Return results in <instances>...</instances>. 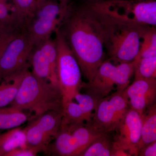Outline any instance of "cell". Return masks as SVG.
Here are the masks:
<instances>
[{"label":"cell","instance_id":"1","mask_svg":"<svg viewBox=\"0 0 156 156\" xmlns=\"http://www.w3.org/2000/svg\"><path fill=\"white\" fill-rule=\"evenodd\" d=\"M80 67L82 75L92 81L105 53L101 26L91 3L67 10L58 27Z\"/></svg>","mask_w":156,"mask_h":156},{"label":"cell","instance_id":"2","mask_svg":"<svg viewBox=\"0 0 156 156\" xmlns=\"http://www.w3.org/2000/svg\"><path fill=\"white\" fill-rule=\"evenodd\" d=\"M92 4L100 21L109 60L115 64L134 61L139 53L143 36L150 26L117 16L102 2Z\"/></svg>","mask_w":156,"mask_h":156},{"label":"cell","instance_id":"3","mask_svg":"<svg viewBox=\"0 0 156 156\" xmlns=\"http://www.w3.org/2000/svg\"><path fill=\"white\" fill-rule=\"evenodd\" d=\"M11 106L34 113V119L47 112L62 110V97L58 87L42 80L28 70Z\"/></svg>","mask_w":156,"mask_h":156},{"label":"cell","instance_id":"4","mask_svg":"<svg viewBox=\"0 0 156 156\" xmlns=\"http://www.w3.org/2000/svg\"><path fill=\"white\" fill-rule=\"evenodd\" d=\"M134 61L115 64L109 59L105 60L92 81L83 83L82 88L99 101L115 89L122 92L130 83L134 73Z\"/></svg>","mask_w":156,"mask_h":156},{"label":"cell","instance_id":"5","mask_svg":"<svg viewBox=\"0 0 156 156\" xmlns=\"http://www.w3.org/2000/svg\"><path fill=\"white\" fill-rule=\"evenodd\" d=\"M55 32L57 77L63 104L73 100L76 93L82 88V73L76 59L58 27Z\"/></svg>","mask_w":156,"mask_h":156},{"label":"cell","instance_id":"6","mask_svg":"<svg viewBox=\"0 0 156 156\" xmlns=\"http://www.w3.org/2000/svg\"><path fill=\"white\" fill-rule=\"evenodd\" d=\"M102 133L90 123L69 122L62 119L55 140L50 145V149L55 155L80 156Z\"/></svg>","mask_w":156,"mask_h":156},{"label":"cell","instance_id":"7","mask_svg":"<svg viewBox=\"0 0 156 156\" xmlns=\"http://www.w3.org/2000/svg\"><path fill=\"white\" fill-rule=\"evenodd\" d=\"M67 9L56 0L43 1L26 27L34 46L50 38L61 24Z\"/></svg>","mask_w":156,"mask_h":156},{"label":"cell","instance_id":"8","mask_svg":"<svg viewBox=\"0 0 156 156\" xmlns=\"http://www.w3.org/2000/svg\"><path fill=\"white\" fill-rule=\"evenodd\" d=\"M34 47L26 30L18 34L10 42L0 59V80L12 82L27 70Z\"/></svg>","mask_w":156,"mask_h":156},{"label":"cell","instance_id":"9","mask_svg":"<svg viewBox=\"0 0 156 156\" xmlns=\"http://www.w3.org/2000/svg\"><path fill=\"white\" fill-rule=\"evenodd\" d=\"M130 109L122 92L116 91L99 101L91 124L101 133L115 131Z\"/></svg>","mask_w":156,"mask_h":156},{"label":"cell","instance_id":"10","mask_svg":"<svg viewBox=\"0 0 156 156\" xmlns=\"http://www.w3.org/2000/svg\"><path fill=\"white\" fill-rule=\"evenodd\" d=\"M62 118V110H58L47 112L34 119L24 128L27 146L40 152L47 151L50 141L58 134Z\"/></svg>","mask_w":156,"mask_h":156},{"label":"cell","instance_id":"11","mask_svg":"<svg viewBox=\"0 0 156 156\" xmlns=\"http://www.w3.org/2000/svg\"><path fill=\"white\" fill-rule=\"evenodd\" d=\"M102 2L109 11L119 17L142 25L156 26L155 0H126Z\"/></svg>","mask_w":156,"mask_h":156},{"label":"cell","instance_id":"12","mask_svg":"<svg viewBox=\"0 0 156 156\" xmlns=\"http://www.w3.org/2000/svg\"><path fill=\"white\" fill-rule=\"evenodd\" d=\"M142 118L139 113L130 108L117 128L113 140L114 150L126 151L131 156H137L136 147L140 138Z\"/></svg>","mask_w":156,"mask_h":156},{"label":"cell","instance_id":"13","mask_svg":"<svg viewBox=\"0 0 156 156\" xmlns=\"http://www.w3.org/2000/svg\"><path fill=\"white\" fill-rule=\"evenodd\" d=\"M122 93L130 108L141 115L156 103V78H135Z\"/></svg>","mask_w":156,"mask_h":156},{"label":"cell","instance_id":"14","mask_svg":"<svg viewBox=\"0 0 156 156\" xmlns=\"http://www.w3.org/2000/svg\"><path fill=\"white\" fill-rule=\"evenodd\" d=\"M30 63L32 67V73L36 76L59 88L57 70L51 64L39 44L33 48L30 58Z\"/></svg>","mask_w":156,"mask_h":156},{"label":"cell","instance_id":"15","mask_svg":"<svg viewBox=\"0 0 156 156\" xmlns=\"http://www.w3.org/2000/svg\"><path fill=\"white\" fill-rule=\"evenodd\" d=\"M141 115V134L139 143L136 147L138 154L143 147L156 140V103L148 108Z\"/></svg>","mask_w":156,"mask_h":156},{"label":"cell","instance_id":"16","mask_svg":"<svg viewBox=\"0 0 156 156\" xmlns=\"http://www.w3.org/2000/svg\"><path fill=\"white\" fill-rule=\"evenodd\" d=\"M27 146L24 129L17 127L0 134V156H7L14 150Z\"/></svg>","mask_w":156,"mask_h":156},{"label":"cell","instance_id":"17","mask_svg":"<svg viewBox=\"0 0 156 156\" xmlns=\"http://www.w3.org/2000/svg\"><path fill=\"white\" fill-rule=\"evenodd\" d=\"M44 0H12V14L17 24L26 28Z\"/></svg>","mask_w":156,"mask_h":156},{"label":"cell","instance_id":"18","mask_svg":"<svg viewBox=\"0 0 156 156\" xmlns=\"http://www.w3.org/2000/svg\"><path fill=\"white\" fill-rule=\"evenodd\" d=\"M10 106L0 108V131L19 127L28 120L23 111Z\"/></svg>","mask_w":156,"mask_h":156},{"label":"cell","instance_id":"19","mask_svg":"<svg viewBox=\"0 0 156 156\" xmlns=\"http://www.w3.org/2000/svg\"><path fill=\"white\" fill-rule=\"evenodd\" d=\"M113 140L108 133H102L85 150L80 156H113Z\"/></svg>","mask_w":156,"mask_h":156},{"label":"cell","instance_id":"20","mask_svg":"<svg viewBox=\"0 0 156 156\" xmlns=\"http://www.w3.org/2000/svg\"><path fill=\"white\" fill-rule=\"evenodd\" d=\"M24 72L16 77L12 82H5L0 84V108L11 105L12 103L17 95Z\"/></svg>","mask_w":156,"mask_h":156},{"label":"cell","instance_id":"21","mask_svg":"<svg viewBox=\"0 0 156 156\" xmlns=\"http://www.w3.org/2000/svg\"><path fill=\"white\" fill-rule=\"evenodd\" d=\"M135 78H156V56L136 58Z\"/></svg>","mask_w":156,"mask_h":156},{"label":"cell","instance_id":"22","mask_svg":"<svg viewBox=\"0 0 156 156\" xmlns=\"http://www.w3.org/2000/svg\"><path fill=\"white\" fill-rule=\"evenodd\" d=\"M152 56H156L155 26L149 27L145 31L141 40L139 53L136 58Z\"/></svg>","mask_w":156,"mask_h":156},{"label":"cell","instance_id":"23","mask_svg":"<svg viewBox=\"0 0 156 156\" xmlns=\"http://www.w3.org/2000/svg\"><path fill=\"white\" fill-rule=\"evenodd\" d=\"M24 30L16 23L0 22V59L10 42Z\"/></svg>","mask_w":156,"mask_h":156},{"label":"cell","instance_id":"24","mask_svg":"<svg viewBox=\"0 0 156 156\" xmlns=\"http://www.w3.org/2000/svg\"><path fill=\"white\" fill-rule=\"evenodd\" d=\"M62 119L69 122L87 123V117L77 102L72 101L62 104Z\"/></svg>","mask_w":156,"mask_h":156},{"label":"cell","instance_id":"25","mask_svg":"<svg viewBox=\"0 0 156 156\" xmlns=\"http://www.w3.org/2000/svg\"><path fill=\"white\" fill-rule=\"evenodd\" d=\"M73 99H75L82 108L87 117V123H91L93 114L99 100L88 93L82 94L80 92L76 93Z\"/></svg>","mask_w":156,"mask_h":156},{"label":"cell","instance_id":"26","mask_svg":"<svg viewBox=\"0 0 156 156\" xmlns=\"http://www.w3.org/2000/svg\"><path fill=\"white\" fill-rule=\"evenodd\" d=\"M40 152L37 149L27 146L14 150L8 154L7 156H34Z\"/></svg>","mask_w":156,"mask_h":156},{"label":"cell","instance_id":"27","mask_svg":"<svg viewBox=\"0 0 156 156\" xmlns=\"http://www.w3.org/2000/svg\"><path fill=\"white\" fill-rule=\"evenodd\" d=\"M138 156H156V140L149 144L140 150Z\"/></svg>","mask_w":156,"mask_h":156},{"label":"cell","instance_id":"28","mask_svg":"<svg viewBox=\"0 0 156 156\" xmlns=\"http://www.w3.org/2000/svg\"><path fill=\"white\" fill-rule=\"evenodd\" d=\"M111 1H126V0H84L85 3L98 2H105Z\"/></svg>","mask_w":156,"mask_h":156},{"label":"cell","instance_id":"29","mask_svg":"<svg viewBox=\"0 0 156 156\" xmlns=\"http://www.w3.org/2000/svg\"><path fill=\"white\" fill-rule=\"evenodd\" d=\"M58 1L64 7V8H66L68 6V3L69 0H58Z\"/></svg>","mask_w":156,"mask_h":156}]
</instances>
